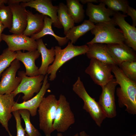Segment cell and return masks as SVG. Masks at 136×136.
Wrapping results in <instances>:
<instances>
[{"instance_id":"d4e9b609","label":"cell","mask_w":136,"mask_h":136,"mask_svg":"<svg viewBox=\"0 0 136 136\" xmlns=\"http://www.w3.org/2000/svg\"><path fill=\"white\" fill-rule=\"evenodd\" d=\"M67 12L75 23L82 21L85 17V11L83 6L78 0H66Z\"/></svg>"},{"instance_id":"836d02e7","label":"cell","mask_w":136,"mask_h":136,"mask_svg":"<svg viewBox=\"0 0 136 136\" xmlns=\"http://www.w3.org/2000/svg\"><path fill=\"white\" fill-rule=\"evenodd\" d=\"M30 0H8V5L15 3H20L22 2H27Z\"/></svg>"},{"instance_id":"ab89813d","label":"cell","mask_w":136,"mask_h":136,"mask_svg":"<svg viewBox=\"0 0 136 136\" xmlns=\"http://www.w3.org/2000/svg\"><path fill=\"white\" fill-rule=\"evenodd\" d=\"M128 136H136V134H135L133 135H129Z\"/></svg>"},{"instance_id":"83f0119b","label":"cell","mask_w":136,"mask_h":136,"mask_svg":"<svg viewBox=\"0 0 136 136\" xmlns=\"http://www.w3.org/2000/svg\"><path fill=\"white\" fill-rule=\"evenodd\" d=\"M108 7V8L114 12L122 11L123 14L126 13L129 3L127 0H99Z\"/></svg>"},{"instance_id":"4316f807","label":"cell","mask_w":136,"mask_h":136,"mask_svg":"<svg viewBox=\"0 0 136 136\" xmlns=\"http://www.w3.org/2000/svg\"><path fill=\"white\" fill-rule=\"evenodd\" d=\"M20 115L24 122V130L28 136H42L38 130L31 124L30 120V114L27 110L22 109L18 110Z\"/></svg>"},{"instance_id":"3957f363","label":"cell","mask_w":136,"mask_h":136,"mask_svg":"<svg viewBox=\"0 0 136 136\" xmlns=\"http://www.w3.org/2000/svg\"><path fill=\"white\" fill-rule=\"evenodd\" d=\"M112 20L108 22L96 24L91 30L94 37L87 44L96 43L110 44L124 43L125 39L120 29L115 27L116 25Z\"/></svg>"},{"instance_id":"44dd1931","label":"cell","mask_w":136,"mask_h":136,"mask_svg":"<svg viewBox=\"0 0 136 136\" xmlns=\"http://www.w3.org/2000/svg\"><path fill=\"white\" fill-rule=\"evenodd\" d=\"M87 45L88 49L86 54L88 58L95 59L104 63L116 64L107 51L106 44L96 43Z\"/></svg>"},{"instance_id":"d6a6232c","label":"cell","mask_w":136,"mask_h":136,"mask_svg":"<svg viewBox=\"0 0 136 136\" xmlns=\"http://www.w3.org/2000/svg\"><path fill=\"white\" fill-rule=\"evenodd\" d=\"M127 15L130 16L132 21V25L135 27L136 26V10L133 8L128 6L127 7L126 13Z\"/></svg>"},{"instance_id":"7a4b0ae2","label":"cell","mask_w":136,"mask_h":136,"mask_svg":"<svg viewBox=\"0 0 136 136\" xmlns=\"http://www.w3.org/2000/svg\"><path fill=\"white\" fill-rule=\"evenodd\" d=\"M54 47L55 59L49 66L47 71V74L50 75L49 80L51 81L55 80L57 71L65 63L76 56L86 54L88 49L87 45L75 46L71 42H69L63 49L58 46Z\"/></svg>"},{"instance_id":"d6986e66","label":"cell","mask_w":136,"mask_h":136,"mask_svg":"<svg viewBox=\"0 0 136 136\" xmlns=\"http://www.w3.org/2000/svg\"><path fill=\"white\" fill-rule=\"evenodd\" d=\"M14 94H0V123L8 132L9 136H13L8 128V122L11 118V109L15 102Z\"/></svg>"},{"instance_id":"2e32d148","label":"cell","mask_w":136,"mask_h":136,"mask_svg":"<svg viewBox=\"0 0 136 136\" xmlns=\"http://www.w3.org/2000/svg\"><path fill=\"white\" fill-rule=\"evenodd\" d=\"M112 18L118 25L125 38V43L135 51H136V28L125 20L127 16L119 12H115Z\"/></svg>"},{"instance_id":"9a60e30c","label":"cell","mask_w":136,"mask_h":136,"mask_svg":"<svg viewBox=\"0 0 136 136\" xmlns=\"http://www.w3.org/2000/svg\"><path fill=\"white\" fill-rule=\"evenodd\" d=\"M86 14L89 17V21L96 24L109 22L112 20L110 17L113 16L115 12L106 7L102 2L98 5L87 3Z\"/></svg>"},{"instance_id":"e0dca14e","label":"cell","mask_w":136,"mask_h":136,"mask_svg":"<svg viewBox=\"0 0 136 136\" xmlns=\"http://www.w3.org/2000/svg\"><path fill=\"white\" fill-rule=\"evenodd\" d=\"M8 5L10 8L12 14V25L9 32L14 34H23L27 24L25 8L21 6L20 3Z\"/></svg>"},{"instance_id":"7402d4cb","label":"cell","mask_w":136,"mask_h":136,"mask_svg":"<svg viewBox=\"0 0 136 136\" xmlns=\"http://www.w3.org/2000/svg\"><path fill=\"white\" fill-rule=\"evenodd\" d=\"M27 15V24L23 34L31 36L38 33L42 30L44 24L45 15L38 13L33 14L29 10L26 11Z\"/></svg>"},{"instance_id":"ffe728a7","label":"cell","mask_w":136,"mask_h":136,"mask_svg":"<svg viewBox=\"0 0 136 136\" xmlns=\"http://www.w3.org/2000/svg\"><path fill=\"white\" fill-rule=\"evenodd\" d=\"M36 41L38 45L37 50L41 54L42 57L41 64L39 68V74L45 76L47 74L48 69L50 64L53 63L55 59L54 47H52L50 49H47L41 38Z\"/></svg>"},{"instance_id":"603a6c76","label":"cell","mask_w":136,"mask_h":136,"mask_svg":"<svg viewBox=\"0 0 136 136\" xmlns=\"http://www.w3.org/2000/svg\"><path fill=\"white\" fill-rule=\"evenodd\" d=\"M44 24L43 27L41 31L30 36V38L36 40L47 35L53 36L57 41L60 46L66 44L69 40L65 37H61L55 34L52 28L53 23V20L48 16L45 15L44 18Z\"/></svg>"},{"instance_id":"8fae6325","label":"cell","mask_w":136,"mask_h":136,"mask_svg":"<svg viewBox=\"0 0 136 136\" xmlns=\"http://www.w3.org/2000/svg\"><path fill=\"white\" fill-rule=\"evenodd\" d=\"M2 38L8 45L9 49L12 51L22 50L29 51L37 50L36 41L23 34L10 35L2 33Z\"/></svg>"},{"instance_id":"8d00e7d4","label":"cell","mask_w":136,"mask_h":136,"mask_svg":"<svg viewBox=\"0 0 136 136\" xmlns=\"http://www.w3.org/2000/svg\"><path fill=\"white\" fill-rule=\"evenodd\" d=\"M79 136H90L85 131H81L79 133Z\"/></svg>"},{"instance_id":"7c38bea8","label":"cell","mask_w":136,"mask_h":136,"mask_svg":"<svg viewBox=\"0 0 136 136\" xmlns=\"http://www.w3.org/2000/svg\"><path fill=\"white\" fill-rule=\"evenodd\" d=\"M20 5L25 8L29 7L34 8L41 14L50 17L53 21L54 27L60 29L63 27L59 22L57 17L58 6H54L50 0H30L27 2H22Z\"/></svg>"},{"instance_id":"d590c367","label":"cell","mask_w":136,"mask_h":136,"mask_svg":"<svg viewBox=\"0 0 136 136\" xmlns=\"http://www.w3.org/2000/svg\"><path fill=\"white\" fill-rule=\"evenodd\" d=\"M5 28L4 27L0 22V44L1 41L2 40V32Z\"/></svg>"},{"instance_id":"74e56055","label":"cell","mask_w":136,"mask_h":136,"mask_svg":"<svg viewBox=\"0 0 136 136\" xmlns=\"http://www.w3.org/2000/svg\"><path fill=\"white\" fill-rule=\"evenodd\" d=\"M79 134L78 133H77L73 136H79ZM56 136H63L61 132H58L57 133Z\"/></svg>"},{"instance_id":"f546056e","label":"cell","mask_w":136,"mask_h":136,"mask_svg":"<svg viewBox=\"0 0 136 136\" xmlns=\"http://www.w3.org/2000/svg\"><path fill=\"white\" fill-rule=\"evenodd\" d=\"M4 4L0 6V22L5 28L10 30L12 25V12L9 7L5 6Z\"/></svg>"},{"instance_id":"484cf974","label":"cell","mask_w":136,"mask_h":136,"mask_svg":"<svg viewBox=\"0 0 136 136\" xmlns=\"http://www.w3.org/2000/svg\"><path fill=\"white\" fill-rule=\"evenodd\" d=\"M58 6V19L63 28L64 34L65 35L68 30L75 26V23L67 12L66 5L61 3Z\"/></svg>"},{"instance_id":"4dcf8cb0","label":"cell","mask_w":136,"mask_h":136,"mask_svg":"<svg viewBox=\"0 0 136 136\" xmlns=\"http://www.w3.org/2000/svg\"><path fill=\"white\" fill-rule=\"evenodd\" d=\"M118 66L127 77L136 82V61L124 62Z\"/></svg>"},{"instance_id":"ac0fdd59","label":"cell","mask_w":136,"mask_h":136,"mask_svg":"<svg viewBox=\"0 0 136 136\" xmlns=\"http://www.w3.org/2000/svg\"><path fill=\"white\" fill-rule=\"evenodd\" d=\"M16 59L22 62L26 70L25 73L28 76L34 77L39 75V68L35 63V60L41 55L37 50L22 52L21 50L16 51Z\"/></svg>"},{"instance_id":"1f68e13d","label":"cell","mask_w":136,"mask_h":136,"mask_svg":"<svg viewBox=\"0 0 136 136\" xmlns=\"http://www.w3.org/2000/svg\"><path fill=\"white\" fill-rule=\"evenodd\" d=\"M16 121V136H25L26 133L21 124L20 115L18 110L12 112Z\"/></svg>"},{"instance_id":"ba28073f","label":"cell","mask_w":136,"mask_h":136,"mask_svg":"<svg viewBox=\"0 0 136 136\" xmlns=\"http://www.w3.org/2000/svg\"><path fill=\"white\" fill-rule=\"evenodd\" d=\"M113 65L91 59L85 72L90 76L95 84L101 87L114 78L112 74Z\"/></svg>"},{"instance_id":"30bf717a","label":"cell","mask_w":136,"mask_h":136,"mask_svg":"<svg viewBox=\"0 0 136 136\" xmlns=\"http://www.w3.org/2000/svg\"><path fill=\"white\" fill-rule=\"evenodd\" d=\"M118 84L115 79L114 78L101 87L102 91L98 102L108 118H113L117 115L115 94Z\"/></svg>"},{"instance_id":"f1b7e54d","label":"cell","mask_w":136,"mask_h":136,"mask_svg":"<svg viewBox=\"0 0 136 136\" xmlns=\"http://www.w3.org/2000/svg\"><path fill=\"white\" fill-rule=\"evenodd\" d=\"M16 52H13L7 48L4 49L0 55V76L11 62L16 59Z\"/></svg>"},{"instance_id":"4fadbf2b","label":"cell","mask_w":136,"mask_h":136,"mask_svg":"<svg viewBox=\"0 0 136 136\" xmlns=\"http://www.w3.org/2000/svg\"><path fill=\"white\" fill-rule=\"evenodd\" d=\"M48 75L47 74L45 76L41 89L36 95L30 99L21 103L15 102L11 109L12 113L16 110L26 109L29 112L32 117L37 115V109L47 90L50 87V84L48 82Z\"/></svg>"},{"instance_id":"e575fe53","label":"cell","mask_w":136,"mask_h":136,"mask_svg":"<svg viewBox=\"0 0 136 136\" xmlns=\"http://www.w3.org/2000/svg\"><path fill=\"white\" fill-rule=\"evenodd\" d=\"M79 1L83 4L88 3H99V0H80Z\"/></svg>"},{"instance_id":"6da1fadb","label":"cell","mask_w":136,"mask_h":136,"mask_svg":"<svg viewBox=\"0 0 136 136\" xmlns=\"http://www.w3.org/2000/svg\"><path fill=\"white\" fill-rule=\"evenodd\" d=\"M112 72L120 86L116 90L119 107H126L125 111L128 113L136 114V82L127 77L116 64L113 65Z\"/></svg>"},{"instance_id":"5bb4252c","label":"cell","mask_w":136,"mask_h":136,"mask_svg":"<svg viewBox=\"0 0 136 136\" xmlns=\"http://www.w3.org/2000/svg\"><path fill=\"white\" fill-rule=\"evenodd\" d=\"M107 51L115 64L136 61L135 51L124 43L106 44Z\"/></svg>"},{"instance_id":"cb8c5ba5","label":"cell","mask_w":136,"mask_h":136,"mask_svg":"<svg viewBox=\"0 0 136 136\" xmlns=\"http://www.w3.org/2000/svg\"><path fill=\"white\" fill-rule=\"evenodd\" d=\"M95 25L89 20H85L80 25L70 29L65 35L69 40L75 44L79 38L94 27Z\"/></svg>"},{"instance_id":"52a82bcc","label":"cell","mask_w":136,"mask_h":136,"mask_svg":"<svg viewBox=\"0 0 136 136\" xmlns=\"http://www.w3.org/2000/svg\"><path fill=\"white\" fill-rule=\"evenodd\" d=\"M18 75L21 78V81L16 89L12 93L15 97L19 93H23L22 99L23 101H26L32 98L35 93H37L39 92L45 76L39 75L28 77L23 71H19Z\"/></svg>"},{"instance_id":"f35d334b","label":"cell","mask_w":136,"mask_h":136,"mask_svg":"<svg viewBox=\"0 0 136 136\" xmlns=\"http://www.w3.org/2000/svg\"><path fill=\"white\" fill-rule=\"evenodd\" d=\"M8 0H0V6L2 4H7Z\"/></svg>"},{"instance_id":"9c48e42d","label":"cell","mask_w":136,"mask_h":136,"mask_svg":"<svg viewBox=\"0 0 136 136\" xmlns=\"http://www.w3.org/2000/svg\"><path fill=\"white\" fill-rule=\"evenodd\" d=\"M20 67V61L15 59L2 73L0 81V94H10L18 87L21 79L19 76L16 77V74Z\"/></svg>"},{"instance_id":"5b68a950","label":"cell","mask_w":136,"mask_h":136,"mask_svg":"<svg viewBox=\"0 0 136 136\" xmlns=\"http://www.w3.org/2000/svg\"><path fill=\"white\" fill-rule=\"evenodd\" d=\"M58 103L56 96L50 94L43 98L39 108V127L45 136H51Z\"/></svg>"},{"instance_id":"277c9868","label":"cell","mask_w":136,"mask_h":136,"mask_svg":"<svg viewBox=\"0 0 136 136\" xmlns=\"http://www.w3.org/2000/svg\"><path fill=\"white\" fill-rule=\"evenodd\" d=\"M73 91L83 101V108L88 113L96 124L100 127L106 118L105 114L98 102L88 93L80 77L73 85Z\"/></svg>"},{"instance_id":"8992f818","label":"cell","mask_w":136,"mask_h":136,"mask_svg":"<svg viewBox=\"0 0 136 136\" xmlns=\"http://www.w3.org/2000/svg\"><path fill=\"white\" fill-rule=\"evenodd\" d=\"M58 101L53 128L54 131L62 133L66 131L75 123V119L70 103L65 96L60 94Z\"/></svg>"},{"instance_id":"60d3db41","label":"cell","mask_w":136,"mask_h":136,"mask_svg":"<svg viewBox=\"0 0 136 136\" xmlns=\"http://www.w3.org/2000/svg\"><path fill=\"white\" fill-rule=\"evenodd\" d=\"M25 136H28L27 134L26 133L25 134Z\"/></svg>"}]
</instances>
